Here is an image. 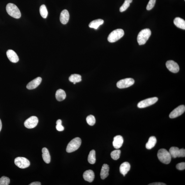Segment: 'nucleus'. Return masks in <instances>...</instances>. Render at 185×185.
Masks as SVG:
<instances>
[{
  "label": "nucleus",
  "instance_id": "37",
  "mask_svg": "<svg viewBox=\"0 0 185 185\" xmlns=\"http://www.w3.org/2000/svg\"><path fill=\"white\" fill-rule=\"evenodd\" d=\"M2 123L1 119H0V132L1 131L2 129Z\"/></svg>",
  "mask_w": 185,
  "mask_h": 185
},
{
  "label": "nucleus",
  "instance_id": "30",
  "mask_svg": "<svg viewBox=\"0 0 185 185\" xmlns=\"http://www.w3.org/2000/svg\"><path fill=\"white\" fill-rule=\"evenodd\" d=\"M86 122L88 124L91 126L94 125L96 122V120L95 117L93 115H89L86 119Z\"/></svg>",
  "mask_w": 185,
  "mask_h": 185
},
{
  "label": "nucleus",
  "instance_id": "32",
  "mask_svg": "<svg viewBox=\"0 0 185 185\" xmlns=\"http://www.w3.org/2000/svg\"><path fill=\"white\" fill-rule=\"evenodd\" d=\"M56 128L59 131H62L64 130V126L62 125V121L60 119L57 120L56 122Z\"/></svg>",
  "mask_w": 185,
  "mask_h": 185
},
{
  "label": "nucleus",
  "instance_id": "20",
  "mask_svg": "<svg viewBox=\"0 0 185 185\" xmlns=\"http://www.w3.org/2000/svg\"><path fill=\"white\" fill-rule=\"evenodd\" d=\"M42 158L46 163H49L51 162V156L47 148L44 147L42 150Z\"/></svg>",
  "mask_w": 185,
  "mask_h": 185
},
{
  "label": "nucleus",
  "instance_id": "31",
  "mask_svg": "<svg viewBox=\"0 0 185 185\" xmlns=\"http://www.w3.org/2000/svg\"><path fill=\"white\" fill-rule=\"evenodd\" d=\"M10 183V179L7 177L3 176L0 178V185H8Z\"/></svg>",
  "mask_w": 185,
  "mask_h": 185
},
{
  "label": "nucleus",
  "instance_id": "18",
  "mask_svg": "<svg viewBox=\"0 0 185 185\" xmlns=\"http://www.w3.org/2000/svg\"><path fill=\"white\" fill-rule=\"evenodd\" d=\"M131 166L127 162H123L120 166V171L124 176L128 173L130 169Z\"/></svg>",
  "mask_w": 185,
  "mask_h": 185
},
{
  "label": "nucleus",
  "instance_id": "29",
  "mask_svg": "<svg viewBox=\"0 0 185 185\" xmlns=\"http://www.w3.org/2000/svg\"><path fill=\"white\" fill-rule=\"evenodd\" d=\"M121 150H116L113 151L111 153V156L113 160H117L120 158Z\"/></svg>",
  "mask_w": 185,
  "mask_h": 185
},
{
  "label": "nucleus",
  "instance_id": "28",
  "mask_svg": "<svg viewBox=\"0 0 185 185\" xmlns=\"http://www.w3.org/2000/svg\"><path fill=\"white\" fill-rule=\"evenodd\" d=\"M132 2V0H125L124 3L120 8V12H123L125 11L129 7Z\"/></svg>",
  "mask_w": 185,
  "mask_h": 185
},
{
  "label": "nucleus",
  "instance_id": "17",
  "mask_svg": "<svg viewBox=\"0 0 185 185\" xmlns=\"http://www.w3.org/2000/svg\"><path fill=\"white\" fill-rule=\"evenodd\" d=\"M69 19V14L66 9L62 11L60 14V20L61 23L64 24H66L68 22Z\"/></svg>",
  "mask_w": 185,
  "mask_h": 185
},
{
  "label": "nucleus",
  "instance_id": "15",
  "mask_svg": "<svg viewBox=\"0 0 185 185\" xmlns=\"http://www.w3.org/2000/svg\"><path fill=\"white\" fill-rule=\"evenodd\" d=\"M123 143V137L121 135L116 136L114 138L113 142V146L116 149H119L121 147Z\"/></svg>",
  "mask_w": 185,
  "mask_h": 185
},
{
  "label": "nucleus",
  "instance_id": "7",
  "mask_svg": "<svg viewBox=\"0 0 185 185\" xmlns=\"http://www.w3.org/2000/svg\"><path fill=\"white\" fill-rule=\"evenodd\" d=\"M169 152L171 157L173 158L185 156V150L183 149H179L177 147H171L169 149Z\"/></svg>",
  "mask_w": 185,
  "mask_h": 185
},
{
  "label": "nucleus",
  "instance_id": "1",
  "mask_svg": "<svg viewBox=\"0 0 185 185\" xmlns=\"http://www.w3.org/2000/svg\"><path fill=\"white\" fill-rule=\"evenodd\" d=\"M151 35V31L149 29L142 30L138 34L137 41L139 45H143L146 44Z\"/></svg>",
  "mask_w": 185,
  "mask_h": 185
},
{
  "label": "nucleus",
  "instance_id": "26",
  "mask_svg": "<svg viewBox=\"0 0 185 185\" xmlns=\"http://www.w3.org/2000/svg\"><path fill=\"white\" fill-rule=\"evenodd\" d=\"M88 161L91 164H94L96 162L95 151L92 150L89 152L88 157Z\"/></svg>",
  "mask_w": 185,
  "mask_h": 185
},
{
  "label": "nucleus",
  "instance_id": "10",
  "mask_svg": "<svg viewBox=\"0 0 185 185\" xmlns=\"http://www.w3.org/2000/svg\"><path fill=\"white\" fill-rule=\"evenodd\" d=\"M39 120L36 116L31 117L27 119L24 123V125L28 129H33L36 127L38 125Z\"/></svg>",
  "mask_w": 185,
  "mask_h": 185
},
{
  "label": "nucleus",
  "instance_id": "4",
  "mask_svg": "<svg viewBox=\"0 0 185 185\" xmlns=\"http://www.w3.org/2000/svg\"><path fill=\"white\" fill-rule=\"evenodd\" d=\"M81 144V140L80 138L77 137L73 139L68 145L66 148L67 152L70 153L75 152L79 149Z\"/></svg>",
  "mask_w": 185,
  "mask_h": 185
},
{
  "label": "nucleus",
  "instance_id": "35",
  "mask_svg": "<svg viewBox=\"0 0 185 185\" xmlns=\"http://www.w3.org/2000/svg\"><path fill=\"white\" fill-rule=\"evenodd\" d=\"M149 185H166L164 183H150L149 184Z\"/></svg>",
  "mask_w": 185,
  "mask_h": 185
},
{
  "label": "nucleus",
  "instance_id": "38",
  "mask_svg": "<svg viewBox=\"0 0 185 185\" xmlns=\"http://www.w3.org/2000/svg\"><path fill=\"white\" fill-rule=\"evenodd\" d=\"M184 1H185V0H184Z\"/></svg>",
  "mask_w": 185,
  "mask_h": 185
},
{
  "label": "nucleus",
  "instance_id": "11",
  "mask_svg": "<svg viewBox=\"0 0 185 185\" xmlns=\"http://www.w3.org/2000/svg\"><path fill=\"white\" fill-rule=\"evenodd\" d=\"M185 107L184 105H181L176 108L170 114L169 117L171 118H175L181 116L185 112Z\"/></svg>",
  "mask_w": 185,
  "mask_h": 185
},
{
  "label": "nucleus",
  "instance_id": "2",
  "mask_svg": "<svg viewBox=\"0 0 185 185\" xmlns=\"http://www.w3.org/2000/svg\"><path fill=\"white\" fill-rule=\"evenodd\" d=\"M157 157L160 161L164 164H168L171 162L172 157L171 154L165 149L159 150L157 153Z\"/></svg>",
  "mask_w": 185,
  "mask_h": 185
},
{
  "label": "nucleus",
  "instance_id": "9",
  "mask_svg": "<svg viewBox=\"0 0 185 185\" xmlns=\"http://www.w3.org/2000/svg\"><path fill=\"white\" fill-rule=\"evenodd\" d=\"M158 100V98L156 97L147 98L140 102L138 104V107L140 109L146 108L154 104Z\"/></svg>",
  "mask_w": 185,
  "mask_h": 185
},
{
  "label": "nucleus",
  "instance_id": "13",
  "mask_svg": "<svg viewBox=\"0 0 185 185\" xmlns=\"http://www.w3.org/2000/svg\"><path fill=\"white\" fill-rule=\"evenodd\" d=\"M42 81V79L41 77H38V78L34 79L31 81L30 82L27 86V88L29 89H33L38 87L41 84Z\"/></svg>",
  "mask_w": 185,
  "mask_h": 185
},
{
  "label": "nucleus",
  "instance_id": "5",
  "mask_svg": "<svg viewBox=\"0 0 185 185\" xmlns=\"http://www.w3.org/2000/svg\"><path fill=\"white\" fill-rule=\"evenodd\" d=\"M124 31L122 29H117L111 32L108 37V40L110 43L115 42L121 38L124 35Z\"/></svg>",
  "mask_w": 185,
  "mask_h": 185
},
{
  "label": "nucleus",
  "instance_id": "6",
  "mask_svg": "<svg viewBox=\"0 0 185 185\" xmlns=\"http://www.w3.org/2000/svg\"><path fill=\"white\" fill-rule=\"evenodd\" d=\"M14 163L18 168L21 169L28 167L30 164L29 160L23 157H18L15 158Z\"/></svg>",
  "mask_w": 185,
  "mask_h": 185
},
{
  "label": "nucleus",
  "instance_id": "27",
  "mask_svg": "<svg viewBox=\"0 0 185 185\" xmlns=\"http://www.w3.org/2000/svg\"><path fill=\"white\" fill-rule=\"evenodd\" d=\"M39 12L41 16L44 18L47 17L48 12L46 6L44 5H42L39 8Z\"/></svg>",
  "mask_w": 185,
  "mask_h": 185
},
{
  "label": "nucleus",
  "instance_id": "16",
  "mask_svg": "<svg viewBox=\"0 0 185 185\" xmlns=\"http://www.w3.org/2000/svg\"><path fill=\"white\" fill-rule=\"evenodd\" d=\"M83 177L85 181L89 183H92L94 180L95 178L94 172L91 170L86 171L83 174Z\"/></svg>",
  "mask_w": 185,
  "mask_h": 185
},
{
  "label": "nucleus",
  "instance_id": "33",
  "mask_svg": "<svg viewBox=\"0 0 185 185\" xmlns=\"http://www.w3.org/2000/svg\"><path fill=\"white\" fill-rule=\"evenodd\" d=\"M156 0H150L147 5L146 9L148 10H151L155 6Z\"/></svg>",
  "mask_w": 185,
  "mask_h": 185
},
{
  "label": "nucleus",
  "instance_id": "19",
  "mask_svg": "<svg viewBox=\"0 0 185 185\" xmlns=\"http://www.w3.org/2000/svg\"><path fill=\"white\" fill-rule=\"evenodd\" d=\"M109 165L106 164H104L103 165L100 174L101 177L102 179H105L109 176Z\"/></svg>",
  "mask_w": 185,
  "mask_h": 185
},
{
  "label": "nucleus",
  "instance_id": "34",
  "mask_svg": "<svg viewBox=\"0 0 185 185\" xmlns=\"http://www.w3.org/2000/svg\"><path fill=\"white\" fill-rule=\"evenodd\" d=\"M176 168L179 170H184L185 169V163L182 162L178 163L176 165Z\"/></svg>",
  "mask_w": 185,
  "mask_h": 185
},
{
  "label": "nucleus",
  "instance_id": "8",
  "mask_svg": "<svg viewBox=\"0 0 185 185\" xmlns=\"http://www.w3.org/2000/svg\"><path fill=\"white\" fill-rule=\"evenodd\" d=\"M134 80L131 78L120 80L117 83V87L119 88H124L131 86L134 84Z\"/></svg>",
  "mask_w": 185,
  "mask_h": 185
},
{
  "label": "nucleus",
  "instance_id": "25",
  "mask_svg": "<svg viewBox=\"0 0 185 185\" xmlns=\"http://www.w3.org/2000/svg\"><path fill=\"white\" fill-rule=\"evenodd\" d=\"M69 80L70 82L73 83L75 84L76 83L82 81L81 76L78 74H73L69 77Z\"/></svg>",
  "mask_w": 185,
  "mask_h": 185
},
{
  "label": "nucleus",
  "instance_id": "14",
  "mask_svg": "<svg viewBox=\"0 0 185 185\" xmlns=\"http://www.w3.org/2000/svg\"><path fill=\"white\" fill-rule=\"evenodd\" d=\"M8 58L9 60L13 63H17L19 61V58L15 52L9 49L6 52Z\"/></svg>",
  "mask_w": 185,
  "mask_h": 185
},
{
  "label": "nucleus",
  "instance_id": "3",
  "mask_svg": "<svg viewBox=\"0 0 185 185\" xmlns=\"http://www.w3.org/2000/svg\"><path fill=\"white\" fill-rule=\"evenodd\" d=\"M6 10L8 14L11 17L15 18H19L21 17V12L17 7L12 3H9L6 6Z\"/></svg>",
  "mask_w": 185,
  "mask_h": 185
},
{
  "label": "nucleus",
  "instance_id": "24",
  "mask_svg": "<svg viewBox=\"0 0 185 185\" xmlns=\"http://www.w3.org/2000/svg\"><path fill=\"white\" fill-rule=\"evenodd\" d=\"M157 140L155 137L152 136L150 138L149 141L146 144V147L148 150L152 149L155 146Z\"/></svg>",
  "mask_w": 185,
  "mask_h": 185
},
{
  "label": "nucleus",
  "instance_id": "23",
  "mask_svg": "<svg viewBox=\"0 0 185 185\" xmlns=\"http://www.w3.org/2000/svg\"><path fill=\"white\" fill-rule=\"evenodd\" d=\"M104 21L101 19H98L92 21L89 23V27L92 28L97 29L101 25L104 23Z\"/></svg>",
  "mask_w": 185,
  "mask_h": 185
},
{
  "label": "nucleus",
  "instance_id": "22",
  "mask_svg": "<svg viewBox=\"0 0 185 185\" xmlns=\"http://www.w3.org/2000/svg\"><path fill=\"white\" fill-rule=\"evenodd\" d=\"M56 98L58 101H62L66 98V95L65 92L62 89H59L55 95Z\"/></svg>",
  "mask_w": 185,
  "mask_h": 185
},
{
  "label": "nucleus",
  "instance_id": "12",
  "mask_svg": "<svg viewBox=\"0 0 185 185\" xmlns=\"http://www.w3.org/2000/svg\"><path fill=\"white\" fill-rule=\"evenodd\" d=\"M166 66L170 72L174 73H177L179 70V67L178 64L173 60H169L166 63Z\"/></svg>",
  "mask_w": 185,
  "mask_h": 185
},
{
  "label": "nucleus",
  "instance_id": "21",
  "mask_svg": "<svg viewBox=\"0 0 185 185\" xmlns=\"http://www.w3.org/2000/svg\"><path fill=\"white\" fill-rule=\"evenodd\" d=\"M174 23L175 25L179 28L185 30V21L183 18L179 17L175 18Z\"/></svg>",
  "mask_w": 185,
  "mask_h": 185
},
{
  "label": "nucleus",
  "instance_id": "36",
  "mask_svg": "<svg viewBox=\"0 0 185 185\" xmlns=\"http://www.w3.org/2000/svg\"><path fill=\"white\" fill-rule=\"evenodd\" d=\"M30 185H41V183L39 182H35L31 183Z\"/></svg>",
  "mask_w": 185,
  "mask_h": 185
}]
</instances>
